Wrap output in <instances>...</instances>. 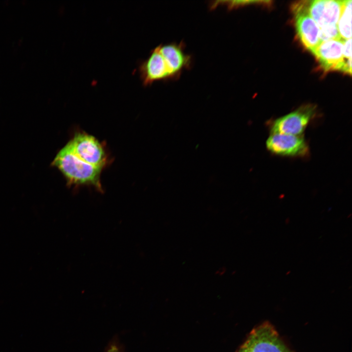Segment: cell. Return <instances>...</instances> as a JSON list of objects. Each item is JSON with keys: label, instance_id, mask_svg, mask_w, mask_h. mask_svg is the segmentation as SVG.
I'll return each instance as SVG.
<instances>
[{"label": "cell", "instance_id": "7", "mask_svg": "<svg viewBox=\"0 0 352 352\" xmlns=\"http://www.w3.org/2000/svg\"><path fill=\"white\" fill-rule=\"evenodd\" d=\"M266 146L271 153L282 156H303L308 152V145L301 135L271 133Z\"/></svg>", "mask_w": 352, "mask_h": 352}, {"label": "cell", "instance_id": "4", "mask_svg": "<svg viewBox=\"0 0 352 352\" xmlns=\"http://www.w3.org/2000/svg\"><path fill=\"white\" fill-rule=\"evenodd\" d=\"M67 144L75 155L83 161L96 167L105 166L106 152L95 137L86 132H77Z\"/></svg>", "mask_w": 352, "mask_h": 352}, {"label": "cell", "instance_id": "3", "mask_svg": "<svg viewBox=\"0 0 352 352\" xmlns=\"http://www.w3.org/2000/svg\"><path fill=\"white\" fill-rule=\"evenodd\" d=\"M238 352H292L283 343L269 324L254 329Z\"/></svg>", "mask_w": 352, "mask_h": 352}, {"label": "cell", "instance_id": "1", "mask_svg": "<svg viewBox=\"0 0 352 352\" xmlns=\"http://www.w3.org/2000/svg\"><path fill=\"white\" fill-rule=\"evenodd\" d=\"M191 63L183 43L160 44L140 64L138 71L143 85L148 86L156 81L178 78Z\"/></svg>", "mask_w": 352, "mask_h": 352}, {"label": "cell", "instance_id": "8", "mask_svg": "<svg viewBox=\"0 0 352 352\" xmlns=\"http://www.w3.org/2000/svg\"><path fill=\"white\" fill-rule=\"evenodd\" d=\"M343 0H315L309 1L310 16L319 28L337 25Z\"/></svg>", "mask_w": 352, "mask_h": 352}, {"label": "cell", "instance_id": "2", "mask_svg": "<svg viewBox=\"0 0 352 352\" xmlns=\"http://www.w3.org/2000/svg\"><path fill=\"white\" fill-rule=\"evenodd\" d=\"M52 164L59 169L70 185H88L102 191L100 176L103 168L83 161L67 143L56 154Z\"/></svg>", "mask_w": 352, "mask_h": 352}, {"label": "cell", "instance_id": "11", "mask_svg": "<svg viewBox=\"0 0 352 352\" xmlns=\"http://www.w3.org/2000/svg\"><path fill=\"white\" fill-rule=\"evenodd\" d=\"M319 29V38L322 42L331 40L341 39L339 34L337 25L327 26Z\"/></svg>", "mask_w": 352, "mask_h": 352}, {"label": "cell", "instance_id": "9", "mask_svg": "<svg viewBox=\"0 0 352 352\" xmlns=\"http://www.w3.org/2000/svg\"><path fill=\"white\" fill-rule=\"evenodd\" d=\"M343 48V40H329L322 42L313 53L325 70L342 71L345 64Z\"/></svg>", "mask_w": 352, "mask_h": 352}, {"label": "cell", "instance_id": "6", "mask_svg": "<svg viewBox=\"0 0 352 352\" xmlns=\"http://www.w3.org/2000/svg\"><path fill=\"white\" fill-rule=\"evenodd\" d=\"M312 106H306L275 120L272 124V133L301 135L314 115Z\"/></svg>", "mask_w": 352, "mask_h": 352}, {"label": "cell", "instance_id": "12", "mask_svg": "<svg viewBox=\"0 0 352 352\" xmlns=\"http://www.w3.org/2000/svg\"><path fill=\"white\" fill-rule=\"evenodd\" d=\"M343 54L344 58H352V38L343 40Z\"/></svg>", "mask_w": 352, "mask_h": 352}, {"label": "cell", "instance_id": "13", "mask_svg": "<svg viewBox=\"0 0 352 352\" xmlns=\"http://www.w3.org/2000/svg\"><path fill=\"white\" fill-rule=\"evenodd\" d=\"M105 352H121V350L117 344L112 343L109 346Z\"/></svg>", "mask_w": 352, "mask_h": 352}, {"label": "cell", "instance_id": "5", "mask_svg": "<svg viewBox=\"0 0 352 352\" xmlns=\"http://www.w3.org/2000/svg\"><path fill=\"white\" fill-rule=\"evenodd\" d=\"M308 3L300 1L294 4L292 9L297 34L304 45L313 53L322 42L319 27L310 15Z\"/></svg>", "mask_w": 352, "mask_h": 352}, {"label": "cell", "instance_id": "10", "mask_svg": "<svg viewBox=\"0 0 352 352\" xmlns=\"http://www.w3.org/2000/svg\"><path fill=\"white\" fill-rule=\"evenodd\" d=\"M352 0H343L341 13L337 23L339 35L343 40L352 37Z\"/></svg>", "mask_w": 352, "mask_h": 352}]
</instances>
